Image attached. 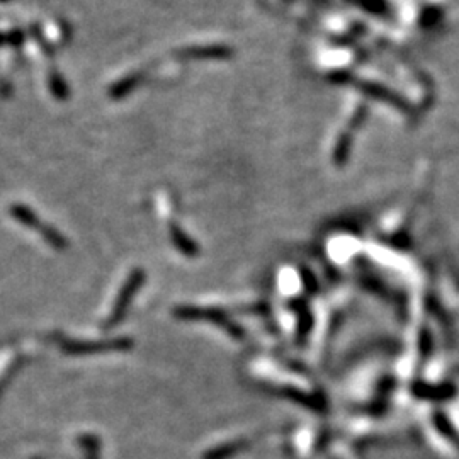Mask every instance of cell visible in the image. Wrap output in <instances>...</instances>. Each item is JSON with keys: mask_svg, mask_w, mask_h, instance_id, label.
Instances as JSON below:
<instances>
[{"mask_svg": "<svg viewBox=\"0 0 459 459\" xmlns=\"http://www.w3.org/2000/svg\"><path fill=\"white\" fill-rule=\"evenodd\" d=\"M48 84H50V91L58 101H66L70 97V88L66 85L65 79L57 72V70H51L50 77H48Z\"/></svg>", "mask_w": 459, "mask_h": 459, "instance_id": "8992f818", "label": "cell"}, {"mask_svg": "<svg viewBox=\"0 0 459 459\" xmlns=\"http://www.w3.org/2000/svg\"><path fill=\"white\" fill-rule=\"evenodd\" d=\"M3 41H6V38H3V36H2V35H0V46H2V44H3Z\"/></svg>", "mask_w": 459, "mask_h": 459, "instance_id": "9c48e42d", "label": "cell"}, {"mask_svg": "<svg viewBox=\"0 0 459 459\" xmlns=\"http://www.w3.org/2000/svg\"><path fill=\"white\" fill-rule=\"evenodd\" d=\"M169 232H170V238H172V242L176 243L177 249L182 252V254H186V255L198 254V245H196V243L192 242V240L189 238L186 233L177 227V225H170Z\"/></svg>", "mask_w": 459, "mask_h": 459, "instance_id": "5b68a950", "label": "cell"}, {"mask_svg": "<svg viewBox=\"0 0 459 459\" xmlns=\"http://www.w3.org/2000/svg\"><path fill=\"white\" fill-rule=\"evenodd\" d=\"M142 80H143V73H131V75H126L121 80H118V82L111 85L107 94H109V97L113 99V101H120V99H124L126 95L131 94V92L142 84Z\"/></svg>", "mask_w": 459, "mask_h": 459, "instance_id": "7a4b0ae2", "label": "cell"}, {"mask_svg": "<svg viewBox=\"0 0 459 459\" xmlns=\"http://www.w3.org/2000/svg\"><path fill=\"white\" fill-rule=\"evenodd\" d=\"M0 2H7V0H0Z\"/></svg>", "mask_w": 459, "mask_h": 459, "instance_id": "30bf717a", "label": "cell"}, {"mask_svg": "<svg viewBox=\"0 0 459 459\" xmlns=\"http://www.w3.org/2000/svg\"><path fill=\"white\" fill-rule=\"evenodd\" d=\"M180 60H230L233 50L225 44H209V46H192L177 51Z\"/></svg>", "mask_w": 459, "mask_h": 459, "instance_id": "6da1fadb", "label": "cell"}, {"mask_svg": "<svg viewBox=\"0 0 459 459\" xmlns=\"http://www.w3.org/2000/svg\"><path fill=\"white\" fill-rule=\"evenodd\" d=\"M9 43L10 44H14V46H19V44H22V41H24V32L19 31V29H16V31H12L9 35Z\"/></svg>", "mask_w": 459, "mask_h": 459, "instance_id": "ba28073f", "label": "cell"}, {"mask_svg": "<svg viewBox=\"0 0 459 459\" xmlns=\"http://www.w3.org/2000/svg\"><path fill=\"white\" fill-rule=\"evenodd\" d=\"M10 214L16 218L19 223L24 225L28 228H41V223H39L38 214L35 213L29 206L26 205H12L10 206Z\"/></svg>", "mask_w": 459, "mask_h": 459, "instance_id": "277c9868", "label": "cell"}, {"mask_svg": "<svg viewBox=\"0 0 459 459\" xmlns=\"http://www.w3.org/2000/svg\"><path fill=\"white\" fill-rule=\"evenodd\" d=\"M142 281H143V272L142 271H136L135 274H131L129 281H128V283H126L123 294H121V298L118 299L116 310H114V312H113V320L114 321H116L118 318H120V315L123 313V310L126 308V305H128V303H126V301H128L129 296H131L133 292H135L136 288H138L140 284H142Z\"/></svg>", "mask_w": 459, "mask_h": 459, "instance_id": "3957f363", "label": "cell"}, {"mask_svg": "<svg viewBox=\"0 0 459 459\" xmlns=\"http://www.w3.org/2000/svg\"><path fill=\"white\" fill-rule=\"evenodd\" d=\"M41 236L46 240L48 243H50V245H53L55 249L63 250L66 247L65 236H63L58 230H55L51 227H41Z\"/></svg>", "mask_w": 459, "mask_h": 459, "instance_id": "52a82bcc", "label": "cell"}]
</instances>
